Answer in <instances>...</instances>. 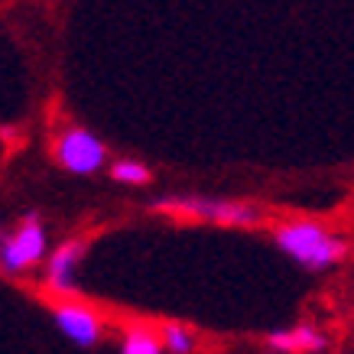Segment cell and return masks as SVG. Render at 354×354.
<instances>
[{
	"label": "cell",
	"mask_w": 354,
	"mask_h": 354,
	"mask_svg": "<svg viewBox=\"0 0 354 354\" xmlns=\"http://www.w3.org/2000/svg\"><path fill=\"white\" fill-rule=\"evenodd\" d=\"M273 237L286 257L312 273L328 270L348 257V244L342 237L332 234L328 227L315 225V221H283V225H277Z\"/></svg>",
	"instance_id": "1"
},
{
	"label": "cell",
	"mask_w": 354,
	"mask_h": 354,
	"mask_svg": "<svg viewBox=\"0 0 354 354\" xmlns=\"http://www.w3.org/2000/svg\"><path fill=\"white\" fill-rule=\"evenodd\" d=\"M153 208L172 218H195V221H212V225H231V227H254L263 221V212L254 208V205L202 198V195H172V198H160Z\"/></svg>",
	"instance_id": "2"
},
{
	"label": "cell",
	"mask_w": 354,
	"mask_h": 354,
	"mask_svg": "<svg viewBox=\"0 0 354 354\" xmlns=\"http://www.w3.org/2000/svg\"><path fill=\"white\" fill-rule=\"evenodd\" d=\"M46 257V231L36 218H26L17 234H10L0 244V270L3 273H20Z\"/></svg>",
	"instance_id": "3"
},
{
	"label": "cell",
	"mask_w": 354,
	"mask_h": 354,
	"mask_svg": "<svg viewBox=\"0 0 354 354\" xmlns=\"http://www.w3.org/2000/svg\"><path fill=\"white\" fill-rule=\"evenodd\" d=\"M104 143L95 137V133H88V130H65L59 143H55V160L62 162L68 172H95L97 166H104Z\"/></svg>",
	"instance_id": "4"
},
{
	"label": "cell",
	"mask_w": 354,
	"mask_h": 354,
	"mask_svg": "<svg viewBox=\"0 0 354 354\" xmlns=\"http://www.w3.org/2000/svg\"><path fill=\"white\" fill-rule=\"evenodd\" d=\"M55 322L62 328V335H68L78 348H91L101 338V319L91 309L78 306V302H62L55 306Z\"/></svg>",
	"instance_id": "5"
},
{
	"label": "cell",
	"mask_w": 354,
	"mask_h": 354,
	"mask_svg": "<svg viewBox=\"0 0 354 354\" xmlns=\"http://www.w3.org/2000/svg\"><path fill=\"white\" fill-rule=\"evenodd\" d=\"M85 254V241H68L62 244L59 250L53 254L49 260V286L55 292H62V296H75L78 286H75V270H78V260Z\"/></svg>",
	"instance_id": "6"
},
{
	"label": "cell",
	"mask_w": 354,
	"mask_h": 354,
	"mask_svg": "<svg viewBox=\"0 0 354 354\" xmlns=\"http://www.w3.org/2000/svg\"><path fill=\"white\" fill-rule=\"evenodd\" d=\"M267 348L279 354H306V351H325L328 342H325L322 332H315L312 325H299V328H286V332H273L267 335Z\"/></svg>",
	"instance_id": "7"
},
{
	"label": "cell",
	"mask_w": 354,
	"mask_h": 354,
	"mask_svg": "<svg viewBox=\"0 0 354 354\" xmlns=\"http://www.w3.org/2000/svg\"><path fill=\"white\" fill-rule=\"evenodd\" d=\"M120 351L124 354H160L162 351V338L147 325H130L124 332V342H120Z\"/></svg>",
	"instance_id": "8"
},
{
	"label": "cell",
	"mask_w": 354,
	"mask_h": 354,
	"mask_svg": "<svg viewBox=\"0 0 354 354\" xmlns=\"http://www.w3.org/2000/svg\"><path fill=\"white\" fill-rule=\"evenodd\" d=\"M160 338H162V348H166V351H172V354H189L195 348L192 332H185L183 325H172V322L162 325Z\"/></svg>",
	"instance_id": "9"
},
{
	"label": "cell",
	"mask_w": 354,
	"mask_h": 354,
	"mask_svg": "<svg viewBox=\"0 0 354 354\" xmlns=\"http://www.w3.org/2000/svg\"><path fill=\"white\" fill-rule=\"evenodd\" d=\"M111 176L118 179V183H127V185H147L150 183V169L137 160H120L111 166Z\"/></svg>",
	"instance_id": "10"
}]
</instances>
